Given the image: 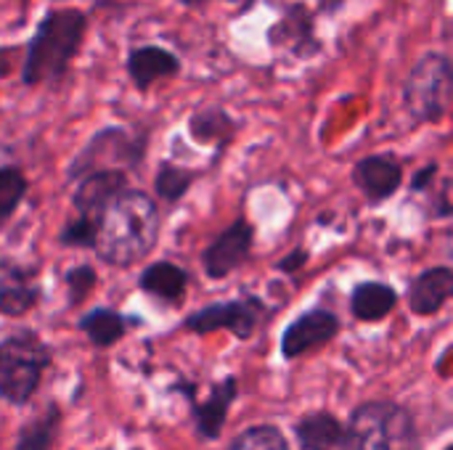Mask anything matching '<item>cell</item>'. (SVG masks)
I'll return each instance as SVG.
<instances>
[{
	"instance_id": "1",
	"label": "cell",
	"mask_w": 453,
	"mask_h": 450,
	"mask_svg": "<svg viewBox=\"0 0 453 450\" xmlns=\"http://www.w3.org/2000/svg\"><path fill=\"white\" fill-rule=\"evenodd\" d=\"M159 236V212L149 194H119L96 220V255L106 265L127 268L146 257Z\"/></svg>"
},
{
	"instance_id": "2",
	"label": "cell",
	"mask_w": 453,
	"mask_h": 450,
	"mask_svg": "<svg viewBox=\"0 0 453 450\" xmlns=\"http://www.w3.org/2000/svg\"><path fill=\"white\" fill-rule=\"evenodd\" d=\"M85 29H88V16L82 11L77 8L48 11L27 45V56L21 66L24 85H45L61 80L82 45Z\"/></svg>"
},
{
	"instance_id": "3",
	"label": "cell",
	"mask_w": 453,
	"mask_h": 450,
	"mask_svg": "<svg viewBox=\"0 0 453 450\" xmlns=\"http://www.w3.org/2000/svg\"><path fill=\"white\" fill-rule=\"evenodd\" d=\"M342 450H417V427L411 414L388 400L364 403L353 411Z\"/></svg>"
},
{
	"instance_id": "4",
	"label": "cell",
	"mask_w": 453,
	"mask_h": 450,
	"mask_svg": "<svg viewBox=\"0 0 453 450\" xmlns=\"http://www.w3.org/2000/svg\"><path fill=\"white\" fill-rule=\"evenodd\" d=\"M50 366V350L32 332L11 334L0 342V400L24 406L35 395L45 369Z\"/></svg>"
},
{
	"instance_id": "5",
	"label": "cell",
	"mask_w": 453,
	"mask_h": 450,
	"mask_svg": "<svg viewBox=\"0 0 453 450\" xmlns=\"http://www.w3.org/2000/svg\"><path fill=\"white\" fill-rule=\"evenodd\" d=\"M453 66L446 53L422 56L403 82V103L419 122H441L451 109Z\"/></svg>"
},
{
	"instance_id": "6",
	"label": "cell",
	"mask_w": 453,
	"mask_h": 450,
	"mask_svg": "<svg viewBox=\"0 0 453 450\" xmlns=\"http://www.w3.org/2000/svg\"><path fill=\"white\" fill-rule=\"evenodd\" d=\"M268 308L260 297H239L231 302L207 305L196 313H191L183 326L194 334H212V332H231L236 339H250L265 324Z\"/></svg>"
},
{
	"instance_id": "7",
	"label": "cell",
	"mask_w": 453,
	"mask_h": 450,
	"mask_svg": "<svg viewBox=\"0 0 453 450\" xmlns=\"http://www.w3.org/2000/svg\"><path fill=\"white\" fill-rule=\"evenodd\" d=\"M143 159V141L122 127H106L90 138L80 156L69 167V178H82L96 170H122L135 167Z\"/></svg>"
},
{
	"instance_id": "8",
	"label": "cell",
	"mask_w": 453,
	"mask_h": 450,
	"mask_svg": "<svg viewBox=\"0 0 453 450\" xmlns=\"http://www.w3.org/2000/svg\"><path fill=\"white\" fill-rule=\"evenodd\" d=\"M340 334V318L332 310L316 308L297 316L287 332L281 334V355L287 361H297L300 355L329 345Z\"/></svg>"
},
{
	"instance_id": "9",
	"label": "cell",
	"mask_w": 453,
	"mask_h": 450,
	"mask_svg": "<svg viewBox=\"0 0 453 450\" xmlns=\"http://www.w3.org/2000/svg\"><path fill=\"white\" fill-rule=\"evenodd\" d=\"M252 241H255V228L239 217L234 225H228L226 231H220L212 244L204 249L202 263H204V273L210 278H226L231 276L252 252Z\"/></svg>"
},
{
	"instance_id": "10",
	"label": "cell",
	"mask_w": 453,
	"mask_h": 450,
	"mask_svg": "<svg viewBox=\"0 0 453 450\" xmlns=\"http://www.w3.org/2000/svg\"><path fill=\"white\" fill-rule=\"evenodd\" d=\"M40 300L37 273L11 257H0V316H27Z\"/></svg>"
},
{
	"instance_id": "11",
	"label": "cell",
	"mask_w": 453,
	"mask_h": 450,
	"mask_svg": "<svg viewBox=\"0 0 453 450\" xmlns=\"http://www.w3.org/2000/svg\"><path fill=\"white\" fill-rule=\"evenodd\" d=\"M127 191V172L125 170H96L80 178L77 191H74V210L77 217L98 220L101 212Z\"/></svg>"
},
{
	"instance_id": "12",
	"label": "cell",
	"mask_w": 453,
	"mask_h": 450,
	"mask_svg": "<svg viewBox=\"0 0 453 450\" xmlns=\"http://www.w3.org/2000/svg\"><path fill=\"white\" fill-rule=\"evenodd\" d=\"M353 183L369 202H385L398 194L403 183V164L393 154L364 156L353 167Z\"/></svg>"
},
{
	"instance_id": "13",
	"label": "cell",
	"mask_w": 453,
	"mask_h": 450,
	"mask_svg": "<svg viewBox=\"0 0 453 450\" xmlns=\"http://www.w3.org/2000/svg\"><path fill=\"white\" fill-rule=\"evenodd\" d=\"M453 294V271L449 265H435L411 278L406 289V305L414 316H435Z\"/></svg>"
},
{
	"instance_id": "14",
	"label": "cell",
	"mask_w": 453,
	"mask_h": 450,
	"mask_svg": "<svg viewBox=\"0 0 453 450\" xmlns=\"http://www.w3.org/2000/svg\"><path fill=\"white\" fill-rule=\"evenodd\" d=\"M239 395V385H236V377H228L223 382H218L210 393L207 400H191V414H194V424H196V432L202 440H218L223 427H226V419H228V411H231V403L236 400Z\"/></svg>"
},
{
	"instance_id": "15",
	"label": "cell",
	"mask_w": 453,
	"mask_h": 450,
	"mask_svg": "<svg viewBox=\"0 0 453 450\" xmlns=\"http://www.w3.org/2000/svg\"><path fill=\"white\" fill-rule=\"evenodd\" d=\"M178 72H180L178 56L159 45H141L127 56V74L138 90H149L157 80L173 77Z\"/></svg>"
},
{
	"instance_id": "16",
	"label": "cell",
	"mask_w": 453,
	"mask_h": 450,
	"mask_svg": "<svg viewBox=\"0 0 453 450\" xmlns=\"http://www.w3.org/2000/svg\"><path fill=\"white\" fill-rule=\"evenodd\" d=\"M141 289L167 305H180L183 297H186V289H188V273L183 268H178L175 263H151L141 278H138Z\"/></svg>"
},
{
	"instance_id": "17",
	"label": "cell",
	"mask_w": 453,
	"mask_h": 450,
	"mask_svg": "<svg viewBox=\"0 0 453 450\" xmlns=\"http://www.w3.org/2000/svg\"><path fill=\"white\" fill-rule=\"evenodd\" d=\"M395 305H398L395 289L382 281H364L353 289V297H350V310L364 324L382 321L385 316L395 310Z\"/></svg>"
},
{
	"instance_id": "18",
	"label": "cell",
	"mask_w": 453,
	"mask_h": 450,
	"mask_svg": "<svg viewBox=\"0 0 453 450\" xmlns=\"http://www.w3.org/2000/svg\"><path fill=\"white\" fill-rule=\"evenodd\" d=\"M295 435L303 450H332L342 446L345 427L337 416L319 411V414H308L305 419H300L295 427Z\"/></svg>"
},
{
	"instance_id": "19",
	"label": "cell",
	"mask_w": 453,
	"mask_h": 450,
	"mask_svg": "<svg viewBox=\"0 0 453 450\" xmlns=\"http://www.w3.org/2000/svg\"><path fill=\"white\" fill-rule=\"evenodd\" d=\"M80 332L90 339V345H96V347H111V345H117L122 337H125V332H127V318L125 316H119L117 310H111V308H93L90 313H85L82 318H80Z\"/></svg>"
},
{
	"instance_id": "20",
	"label": "cell",
	"mask_w": 453,
	"mask_h": 450,
	"mask_svg": "<svg viewBox=\"0 0 453 450\" xmlns=\"http://www.w3.org/2000/svg\"><path fill=\"white\" fill-rule=\"evenodd\" d=\"M58 427H61V411L50 403L40 416H35L21 427L13 450H53Z\"/></svg>"
},
{
	"instance_id": "21",
	"label": "cell",
	"mask_w": 453,
	"mask_h": 450,
	"mask_svg": "<svg viewBox=\"0 0 453 450\" xmlns=\"http://www.w3.org/2000/svg\"><path fill=\"white\" fill-rule=\"evenodd\" d=\"M188 130L199 143H210V141L226 143L236 133V122L223 109H204L188 119Z\"/></svg>"
},
{
	"instance_id": "22",
	"label": "cell",
	"mask_w": 453,
	"mask_h": 450,
	"mask_svg": "<svg viewBox=\"0 0 453 450\" xmlns=\"http://www.w3.org/2000/svg\"><path fill=\"white\" fill-rule=\"evenodd\" d=\"M196 178H199L196 170H188V167H180L173 162H162L157 170V178H154V191L165 202H180Z\"/></svg>"
},
{
	"instance_id": "23",
	"label": "cell",
	"mask_w": 453,
	"mask_h": 450,
	"mask_svg": "<svg viewBox=\"0 0 453 450\" xmlns=\"http://www.w3.org/2000/svg\"><path fill=\"white\" fill-rule=\"evenodd\" d=\"M27 194V178L19 167H0V228L11 220Z\"/></svg>"
},
{
	"instance_id": "24",
	"label": "cell",
	"mask_w": 453,
	"mask_h": 450,
	"mask_svg": "<svg viewBox=\"0 0 453 450\" xmlns=\"http://www.w3.org/2000/svg\"><path fill=\"white\" fill-rule=\"evenodd\" d=\"M228 450H289L284 435L271 427V424H260V427H250L247 432H242Z\"/></svg>"
},
{
	"instance_id": "25",
	"label": "cell",
	"mask_w": 453,
	"mask_h": 450,
	"mask_svg": "<svg viewBox=\"0 0 453 450\" xmlns=\"http://www.w3.org/2000/svg\"><path fill=\"white\" fill-rule=\"evenodd\" d=\"M58 241H61L64 247L93 249V244H96V223L88 220V217H74V220H69V223L61 228Z\"/></svg>"
},
{
	"instance_id": "26",
	"label": "cell",
	"mask_w": 453,
	"mask_h": 450,
	"mask_svg": "<svg viewBox=\"0 0 453 450\" xmlns=\"http://www.w3.org/2000/svg\"><path fill=\"white\" fill-rule=\"evenodd\" d=\"M96 271L90 268V265H77V268H72L69 273H66V292H69V302L72 305H77V302H82L93 289H96Z\"/></svg>"
},
{
	"instance_id": "27",
	"label": "cell",
	"mask_w": 453,
	"mask_h": 450,
	"mask_svg": "<svg viewBox=\"0 0 453 450\" xmlns=\"http://www.w3.org/2000/svg\"><path fill=\"white\" fill-rule=\"evenodd\" d=\"M308 257H311V255H308L305 249H295V252H289L276 268H279L281 273H297V271L308 263Z\"/></svg>"
},
{
	"instance_id": "28",
	"label": "cell",
	"mask_w": 453,
	"mask_h": 450,
	"mask_svg": "<svg viewBox=\"0 0 453 450\" xmlns=\"http://www.w3.org/2000/svg\"><path fill=\"white\" fill-rule=\"evenodd\" d=\"M435 175H438V164H435V162H433V164H425V167L414 175L411 188H414V191H425V188H430V186H433V180H435Z\"/></svg>"
},
{
	"instance_id": "29",
	"label": "cell",
	"mask_w": 453,
	"mask_h": 450,
	"mask_svg": "<svg viewBox=\"0 0 453 450\" xmlns=\"http://www.w3.org/2000/svg\"><path fill=\"white\" fill-rule=\"evenodd\" d=\"M180 3H186V5H196V3H202V0H180Z\"/></svg>"
},
{
	"instance_id": "30",
	"label": "cell",
	"mask_w": 453,
	"mask_h": 450,
	"mask_svg": "<svg viewBox=\"0 0 453 450\" xmlns=\"http://www.w3.org/2000/svg\"><path fill=\"white\" fill-rule=\"evenodd\" d=\"M443 450H453V448H451V446H446V448H443Z\"/></svg>"
}]
</instances>
